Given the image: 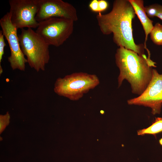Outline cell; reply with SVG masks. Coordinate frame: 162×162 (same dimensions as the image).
I'll use <instances>...</instances> for the list:
<instances>
[{
	"mask_svg": "<svg viewBox=\"0 0 162 162\" xmlns=\"http://www.w3.org/2000/svg\"><path fill=\"white\" fill-rule=\"evenodd\" d=\"M10 116L8 112L4 115H0V134L4 130L6 126L9 123Z\"/></svg>",
	"mask_w": 162,
	"mask_h": 162,
	"instance_id": "13",
	"label": "cell"
},
{
	"mask_svg": "<svg viewBox=\"0 0 162 162\" xmlns=\"http://www.w3.org/2000/svg\"><path fill=\"white\" fill-rule=\"evenodd\" d=\"M0 26L9 46L10 54L8 57V61L11 68L13 70L18 69L24 71L27 61L20 47L18 29L12 23L9 12L1 18Z\"/></svg>",
	"mask_w": 162,
	"mask_h": 162,
	"instance_id": "7",
	"label": "cell"
},
{
	"mask_svg": "<svg viewBox=\"0 0 162 162\" xmlns=\"http://www.w3.org/2000/svg\"><path fill=\"white\" fill-rule=\"evenodd\" d=\"M132 5L136 14L142 26L145 34V39L144 45V48L146 50L148 54L150 53L146 47V42L148 35L154 26L153 21L147 15L144 5V1L142 0H129Z\"/></svg>",
	"mask_w": 162,
	"mask_h": 162,
	"instance_id": "10",
	"label": "cell"
},
{
	"mask_svg": "<svg viewBox=\"0 0 162 162\" xmlns=\"http://www.w3.org/2000/svg\"><path fill=\"white\" fill-rule=\"evenodd\" d=\"M98 77L94 74L80 72L57 79L54 87L58 95L70 100H77L100 84Z\"/></svg>",
	"mask_w": 162,
	"mask_h": 162,
	"instance_id": "4",
	"label": "cell"
},
{
	"mask_svg": "<svg viewBox=\"0 0 162 162\" xmlns=\"http://www.w3.org/2000/svg\"><path fill=\"white\" fill-rule=\"evenodd\" d=\"M159 142L160 144L162 146V138H161L159 140Z\"/></svg>",
	"mask_w": 162,
	"mask_h": 162,
	"instance_id": "19",
	"label": "cell"
},
{
	"mask_svg": "<svg viewBox=\"0 0 162 162\" xmlns=\"http://www.w3.org/2000/svg\"><path fill=\"white\" fill-rule=\"evenodd\" d=\"M98 12L101 13L105 10L108 8V4L107 2L104 0H98Z\"/></svg>",
	"mask_w": 162,
	"mask_h": 162,
	"instance_id": "16",
	"label": "cell"
},
{
	"mask_svg": "<svg viewBox=\"0 0 162 162\" xmlns=\"http://www.w3.org/2000/svg\"><path fill=\"white\" fill-rule=\"evenodd\" d=\"M135 15L129 0H116L110 12L105 14L99 13L96 18L102 34H112L113 41L118 46L144 56V46L136 44L133 38L132 23Z\"/></svg>",
	"mask_w": 162,
	"mask_h": 162,
	"instance_id": "1",
	"label": "cell"
},
{
	"mask_svg": "<svg viewBox=\"0 0 162 162\" xmlns=\"http://www.w3.org/2000/svg\"><path fill=\"white\" fill-rule=\"evenodd\" d=\"M38 9L35 16L39 22L50 18L59 17L74 22L78 20L76 8L71 4L62 0H38Z\"/></svg>",
	"mask_w": 162,
	"mask_h": 162,
	"instance_id": "9",
	"label": "cell"
},
{
	"mask_svg": "<svg viewBox=\"0 0 162 162\" xmlns=\"http://www.w3.org/2000/svg\"><path fill=\"white\" fill-rule=\"evenodd\" d=\"M115 62L119 70L118 88L126 80L130 85L132 92L139 96L146 89L152 77V67L156 63L146 55L140 56L131 50L119 47L115 55Z\"/></svg>",
	"mask_w": 162,
	"mask_h": 162,
	"instance_id": "2",
	"label": "cell"
},
{
	"mask_svg": "<svg viewBox=\"0 0 162 162\" xmlns=\"http://www.w3.org/2000/svg\"><path fill=\"white\" fill-rule=\"evenodd\" d=\"M150 38L156 45H162V25L157 22L154 26L150 33Z\"/></svg>",
	"mask_w": 162,
	"mask_h": 162,
	"instance_id": "12",
	"label": "cell"
},
{
	"mask_svg": "<svg viewBox=\"0 0 162 162\" xmlns=\"http://www.w3.org/2000/svg\"><path fill=\"white\" fill-rule=\"evenodd\" d=\"M146 13L148 17L156 16L158 12L157 4H154L145 7Z\"/></svg>",
	"mask_w": 162,
	"mask_h": 162,
	"instance_id": "14",
	"label": "cell"
},
{
	"mask_svg": "<svg viewBox=\"0 0 162 162\" xmlns=\"http://www.w3.org/2000/svg\"><path fill=\"white\" fill-rule=\"evenodd\" d=\"M158 12L156 17L162 20V6L157 4Z\"/></svg>",
	"mask_w": 162,
	"mask_h": 162,
	"instance_id": "18",
	"label": "cell"
},
{
	"mask_svg": "<svg viewBox=\"0 0 162 162\" xmlns=\"http://www.w3.org/2000/svg\"><path fill=\"white\" fill-rule=\"evenodd\" d=\"M10 19L18 29L37 28L35 16L38 9V0H9Z\"/></svg>",
	"mask_w": 162,
	"mask_h": 162,
	"instance_id": "6",
	"label": "cell"
},
{
	"mask_svg": "<svg viewBox=\"0 0 162 162\" xmlns=\"http://www.w3.org/2000/svg\"><path fill=\"white\" fill-rule=\"evenodd\" d=\"M4 36L2 30L0 31V65L2 62L3 56L4 53V48L6 44L5 43Z\"/></svg>",
	"mask_w": 162,
	"mask_h": 162,
	"instance_id": "15",
	"label": "cell"
},
{
	"mask_svg": "<svg viewBox=\"0 0 162 162\" xmlns=\"http://www.w3.org/2000/svg\"><path fill=\"white\" fill-rule=\"evenodd\" d=\"M152 77L143 93L138 97L128 100L130 105L142 106L150 108L153 115L160 114L162 106V74L153 69Z\"/></svg>",
	"mask_w": 162,
	"mask_h": 162,
	"instance_id": "8",
	"label": "cell"
},
{
	"mask_svg": "<svg viewBox=\"0 0 162 162\" xmlns=\"http://www.w3.org/2000/svg\"><path fill=\"white\" fill-rule=\"evenodd\" d=\"M74 22L59 17L49 18L39 22L35 31L50 46L59 47L72 34Z\"/></svg>",
	"mask_w": 162,
	"mask_h": 162,
	"instance_id": "5",
	"label": "cell"
},
{
	"mask_svg": "<svg viewBox=\"0 0 162 162\" xmlns=\"http://www.w3.org/2000/svg\"><path fill=\"white\" fill-rule=\"evenodd\" d=\"M98 0H92L90 3L89 6L90 9L93 11L98 12Z\"/></svg>",
	"mask_w": 162,
	"mask_h": 162,
	"instance_id": "17",
	"label": "cell"
},
{
	"mask_svg": "<svg viewBox=\"0 0 162 162\" xmlns=\"http://www.w3.org/2000/svg\"><path fill=\"white\" fill-rule=\"evenodd\" d=\"M18 37L21 50L30 67L37 72L44 71L50 59V45L31 28L21 29Z\"/></svg>",
	"mask_w": 162,
	"mask_h": 162,
	"instance_id": "3",
	"label": "cell"
},
{
	"mask_svg": "<svg viewBox=\"0 0 162 162\" xmlns=\"http://www.w3.org/2000/svg\"><path fill=\"white\" fill-rule=\"evenodd\" d=\"M162 132V117H157L150 126L146 128L138 130L137 134L139 135L151 134L155 137L157 134Z\"/></svg>",
	"mask_w": 162,
	"mask_h": 162,
	"instance_id": "11",
	"label": "cell"
}]
</instances>
